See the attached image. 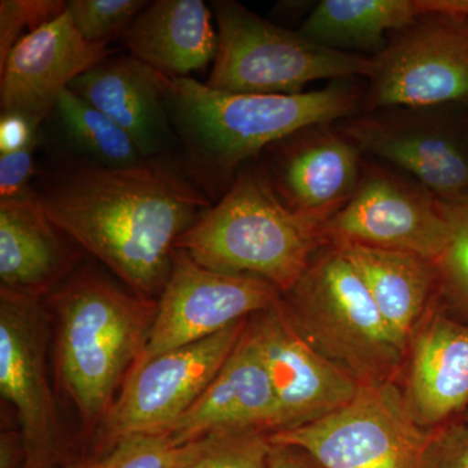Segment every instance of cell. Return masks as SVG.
Returning <instances> with one entry per match:
<instances>
[{"label":"cell","mask_w":468,"mask_h":468,"mask_svg":"<svg viewBox=\"0 0 468 468\" xmlns=\"http://www.w3.org/2000/svg\"><path fill=\"white\" fill-rule=\"evenodd\" d=\"M36 192L55 227L146 298L162 294L176 242L214 205L175 159L106 168L64 156Z\"/></svg>","instance_id":"cell-1"},{"label":"cell","mask_w":468,"mask_h":468,"mask_svg":"<svg viewBox=\"0 0 468 468\" xmlns=\"http://www.w3.org/2000/svg\"><path fill=\"white\" fill-rule=\"evenodd\" d=\"M158 82L185 165L212 203L246 162L307 126L356 116L365 95L356 80L292 95L233 94L159 72Z\"/></svg>","instance_id":"cell-2"},{"label":"cell","mask_w":468,"mask_h":468,"mask_svg":"<svg viewBox=\"0 0 468 468\" xmlns=\"http://www.w3.org/2000/svg\"><path fill=\"white\" fill-rule=\"evenodd\" d=\"M58 383L86 430L103 423L146 346L158 303L84 267L50 292Z\"/></svg>","instance_id":"cell-3"},{"label":"cell","mask_w":468,"mask_h":468,"mask_svg":"<svg viewBox=\"0 0 468 468\" xmlns=\"http://www.w3.org/2000/svg\"><path fill=\"white\" fill-rule=\"evenodd\" d=\"M322 227L286 207L258 165L239 172L176 249L207 270L260 277L284 294L326 245Z\"/></svg>","instance_id":"cell-4"},{"label":"cell","mask_w":468,"mask_h":468,"mask_svg":"<svg viewBox=\"0 0 468 468\" xmlns=\"http://www.w3.org/2000/svg\"><path fill=\"white\" fill-rule=\"evenodd\" d=\"M282 301L302 335L360 385L389 383L401 374L406 353L338 246H323Z\"/></svg>","instance_id":"cell-5"},{"label":"cell","mask_w":468,"mask_h":468,"mask_svg":"<svg viewBox=\"0 0 468 468\" xmlns=\"http://www.w3.org/2000/svg\"><path fill=\"white\" fill-rule=\"evenodd\" d=\"M218 45L206 85L233 94L292 95L319 80H356L374 58L331 50L233 0H215Z\"/></svg>","instance_id":"cell-6"},{"label":"cell","mask_w":468,"mask_h":468,"mask_svg":"<svg viewBox=\"0 0 468 468\" xmlns=\"http://www.w3.org/2000/svg\"><path fill=\"white\" fill-rule=\"evenodd\" d=\"M440 431L419 426L402 388L389 381L362 385L344 408L270 433V441L300 448L324 468H433Z\"/></svg>","instance_id":"cell-7"},{"label":"cell","mask_w":468,"mask_h":468,"mask_svg":"<svg viewBox=\"0 0 468 468\" xmlns=\"http://www.w3.org/2000/svg\"><path fill=\"white\" fill-rule=\"evenodd\" d=\"M337 128L363 154L405 172L437 201H468V107L378 110Z\"/></svg>","instance_id":"cell-8"},{"label":"cell","mask_w":468,"mask_h":468,"mask_svg":"<svg viewBox=\"0 0 468 468\" xmlns=\"http://www.w3.org/2000/svg\"><path fill=\"white\" fill-rule=\"evenodd\" d=\"M374 61L365 112L468 107V18L428 12L393 33Z\"/></svg>","instance_id":"cell-9"},{"label":"cell","mask_w":468,"mask_h":468,"mask_svg":"<svg viewBox=\"0 0 468 468\" xmlns=\"http://www.w3.org/2000/svg\"><path fill=\"white\" fill-rule=\"evenodd\" d=\"M282 298V292L266 280L215 272L176 249L149 340L131 372L162 354L198 343L233 323L251 318Z\"/></svg>","instance_id":"cell-10"},{"label":"cell","mask_w":468,"mask_h":468,"mask_svg":"<svg viewBox=\"0 0 468 468\" xmlns=\"http://www.w3.org/2000/svg\"><path fill=\"white\" fill-rule=\"evenodd\" d=\"M325 243L414 252L439 260L448 239L441 202L417 181L366 165L356 194L322 227Z\"/></svg>","instance_id":"cell-11"},{"label":"cell","mask_w":468,"mask_h":468,"mask_svg":"<svg viewBox=\"0 0 468 468\" xmlns=\"http://www.w3.org/2000/svg\"><path fill=\"white\" fill-rule=\"evenodd\" d=\"M249 319L233 323L198 343L162 354L129 372L119 399L103 421L106 441L112 445L120 437L163 432L175 424L217 377Z\"/></svg>","instance_id":"cell-12"},{"label":"cell","mask_w":468,"mask_h":468,"mask_svg":"<svg viewBox=\"0 0 468 468\" xmlns=\"http://www.w3.org/2000/svg\"><path fill=\"white\" fill-rule=\"evenodd\" d=\"M48 335L39 298L0 288V393L20 420L24 468H51L58 452Z\"/></svg>","instance_id":"cell-13"},{"label":"cell","mask_w":468,"mask_h":468,"mask_svg":"<svg viewBox=\"0 0 468 468\" xmlns=\"http://www.w3.org/2000/svg\"><path fill=\"white\" fill-rule=\"evenodd\" d=\"M266 362L277 411V431L318 421L344 408L362 387L319 353L298 331L280 300L249 319Z\"/></svg>","instance_id":"cell-14"},{"label":"cell","mask_w":468,"mask_h":468,"mask_svg":"<svg viewBox=\"0 0 468 468\" xmlns=\"http://www.w3.org/2000/svg\"><path fill=\"white\" fill-rule=\"evenodd\" d=\"M261 171L292 212L324 224L350 201L362 178V151L331 124L307 126L264 151Z\"/></svg>","instance_id":"cell-15"},{"label":"cell","mask_w":468,"mask_h":468,"mask_svg":"<svg viewBox=\"0 0 468 468\" xmlns=\"http://www.w3.org/2000/svg\"><path fill=\"white\" fill-rule=\"evenodd\" d=\"M109 57L107 45L82 38L68 11L21 37L0 66L2 113L26 117L38 129L73 80Z\"/></svg>","instance_id":"cell-16"},{"label":"cell","mask_w":468,"mask_h":468,"mask_svg":"<svg viewBox=\"0 0 468 468\" xmlns=\"http://www.w3.org/2000/svg\"><path fill=\"white\" fill-rule=\"evenodd\" d=\"M402 392L412 417L439 430L468 411V323L445 309L439 294L410 338Z\"/></svg>","instance_id":"cell-17"},{"label":"cell","mask_w":468,"mask_h":468,"mask_svg":"<svg viewBox=\"0 0 468 468\" xmlns=\"http://www.w3.org/2000/svg\"><path fill=\"white\" fill-rule=\"evenodd\" d=\"M277 402L260 344L248 322L220 371L192 408L163 431L186 443L227 431L277 428Z\"/></svg>","instance_id":"cell-18"},{"label":"cell","mask_w":468,"mask_h":468,"mask_svg":"<svg viewBox=\"0 0 468 468\" xmlns=\"http://www.w3.org/2000/svg\"><path fill=\"white\" fill-rule=\"evenodd\" d=\"M68 89L124 129L144 159H174L180 144L153 68L131 55L107 57Z\"/></svg>","instance_id":"cell-19"},{"label":"cell","mask_w":468,"mask_h":468,"mask_svg":"<svg viewBox=\"0 0 468 468\" xmlns=\"http://www.w3.org/2000/svg\"><path fill=\"white\" fill-rule=\"evenodd\" d=\"M64 237L37 192L0 201L2 288L38 298L58 288L77 261Z\"/></svg>","instance_id":"cell-20"},{"label":"cell","mask_w":468,"mask_h":468,"mask_svg":"<svg viewBox=\"0 0 468 468\" xmlns=\"http://www.w3.org/2000/svg\"><path fill=\"white\" fill-rule=\"evenodd\" d=\"M202 0H156L122 36L131 57L171 77H189L217 57L218 36Z\"/></svg>","instance_id":"cell-21"},{"label":"cell","mask_w":468,"mask_h":468,"mask_svg":"<svg viewBox=\"0 0 468 468\" xmlns=\"http://www.w3.org/2000/svg\"><path fill=\"white\" fill-rule=\"evenodd\" d=\"M358 271L381 318L403 351L439 294L436 261L414 252L335 245Z\"/></svg>","instance_id":"cell-22"},{"label":"cell","mask_w":468,"mask_h":468,"mask_svg":"<svg viewBox=\"0 0 468 468\" xmlns=\"http://www.w3.org/2000/svg\"><path fill=\"white\" fill-rule=\"evenodd\" d=\"M426 14L424 0H322L298 32L331 50L374 58Z\"/></svg>","instance_id":"cell-23"},{"label":"cell","mask_w":468,"mask_h":468,"mask_svg":"<svg viewBox=\"0 0 468 468\" xmlns=\"http://www.w3.org/2000/svg\"><path fill=\"white\" fill-rule=\"evenodd\" d=\"M51 115L69 158L106 168H131L147 162L124 129L69 89L61 92Z\"/></svg>","instance_id":"cell-24"},{"label":"cell","mask_w":468,"mask_h":468,"mask_svg":"<svg viewBox=\"0 0 468 468\" xmlns=\"http://www.w3.org/2000/svg\"><path fill=\"white\" fill-rule=\"evenodd\" d=\"M218 433L186 443L167 432L132 433L116 440L107 454L76 468H183L207 451Z\"/></svg>","instance_id":"cell-25"},{"label":"cell","mask_w":468,"mask_h":468,"mask_svg":"<svg viewBox=\"0 0 468 468\" xmlns=\"http://www.w3.org/2000/svg\"><path fill=\"white\" fill-rule=\"evenodd\" d=\"M441 205L448 239L436 261L439 298L449 313L468 323V201Z\"/></svg>","instance_id":"cell-26"},{"label":"cell","mask_w":468,"mask_h":468,"mask_svg":"<svg viewBox=\"0 0 468 468\" xmlns=\"http://www.w3.org/2000/svg\"><path fill=\"white\" fill-rule=\"evenodd\" d=\"M147 5L144 0H70L67 11L85 41L109 45L116 37L124 36Z\"/></svg>","instance_id":"cell-27"},{"label":"cell","mask_w":468,"mask_h":468,"mask_svg":"<svg viewBox=\"0 0 468 468\" xmlns=\"http://www.w3.org/2000/svg\"><path fill=\"white\" fill-rule=\"evenodd\" d=\"M272 443L261 430L227 431L183 468H267Z\"/></svg>","instance_id":"cell-28"},{"label":"cell","mask_w":468,"mask_h":468,"mask_svg":"<svg viewBox=\"0 0 468 468\" xmlns=\"http://www.w3.org/2000/svg\"><path fill=\"white\" fill-rule=\"evenodd\" d=\"M68 2L63 0H2L0 2V66L9 52L20 41L26 27L29 33L67 11Z\"/></svg>","instance_id":"cell-29"},{"label":"cell","mask_w":468,"mask_h":468,"mask_svg":"<svg viewBox=\"0 0 468 468\" xmlns=\"http://www.w3.org/2000/svg\"><path fill=\"white\" fill-rule=\"evenodd\" d=\"M39 141L41 135L38 133L24 149L0 155V201L23 198L36 192L32 187L36 175L34 153Z\"/></svg>","instance_id":"cell-30"},{"label":"cell","mask_w":468,"mask_h":468,"mask_svg":"<svg viewBox=\"0 0 468 468\" xmlns=\"http://www.w3.org/2000/svg\"><path fill=\"white\" fill-rule=\"evenodd\" d=\"M433 468H468V426L462 419L440 431Z\"/></svg>","instance_id":"cell-31"},{"label":"cell","mask_w":468,"mask_h":468,"mask_svg":"<svg viewBox=\"0 0 468 468\" xmlns=\"http://www.w3.org/2000/svg\"><path fill=\"white\" fill-rule=\"evenodd\" d=\"M38 129L33 125L26 117L16 113H2L0 117V155L16 153L27 146L37 134Z\"/></svg>","instance_id":"cell-32"},{"label":"cell","mask_w":468,"mask_h":468,"mask_svg":"<svg viewBox=\"0 0 468 468\" xmlns=\"http://www.w3.org/2000/svg\"><path fill=\"white\" fill-rule=\"evenodd\" d=\"M267 468H324L310 454L294 446L273 445Z\"/></svg>","instance_id":"cell-33"},{"label":"cell","mask_w":468,"mask_h":468,"mask_svg":"<svg viewBox=\"0 0 468 468\" xmlns=\"http://www.w3.org/2000/svg\"><path fill=\"white\" fill-rule=\"evenodd\" d=\"M17 443L15 437L3 433L2 435V468H15Z\"/></svg>","instance_id":"cell-34"},{"label":"cell","mask_w":468,"mask_h":468,"mask_svg":"<svg viewBox=\"0 0 468 468\" xmlns=\"http://www.w3.org/2000/svg\"><path fill=\"white\" fill-rule=\"evenodd\" d=\"M462 420H463L464 423H466L468 426V411L466 412V414H464V417L462 418Z\"/></svg>","instance_id":"cell-35"}]
</instances>
